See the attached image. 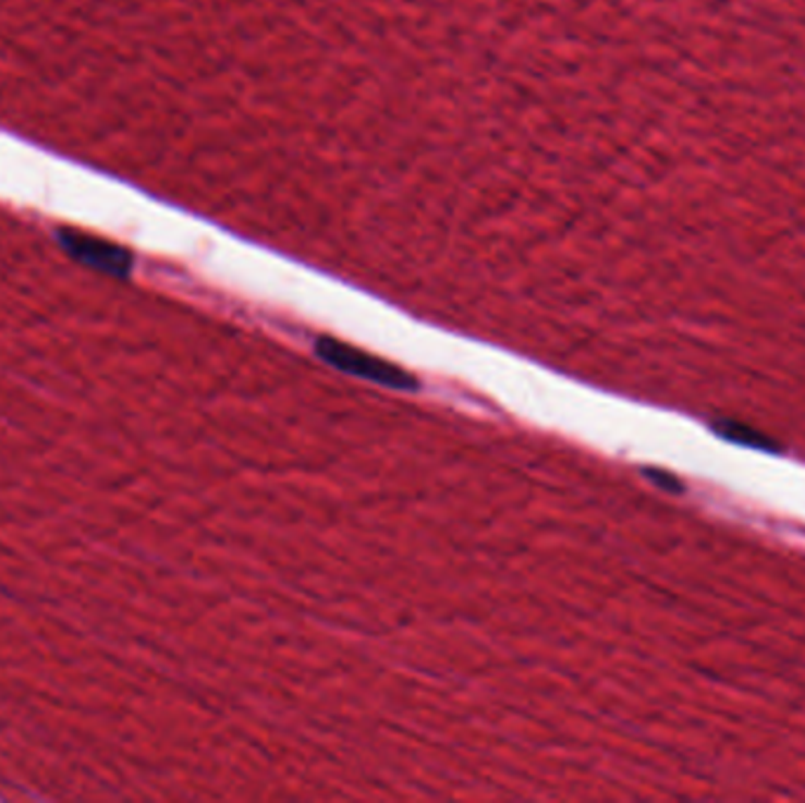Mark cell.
I'll use <instances>...</instances> for the list:
<instances>
[{
	"instance_id": "6da1fadb",
	"label": "cell",
	"mask_w": 805,
	"mask_h": 803,
	"mask_svg": "<svg viewBox=\"0 0 805 803\" xmlns=\"http://www.w3.org/2000/svg\"><path fill=\"white\" fill-rule=\"evenodd\" d=\"M64 247L83 265L111 276H125L130 259L119 247H111L83 233H64Z\"/></svg>"
},
{
	"instance_id": "7a4b0ae2",
	"label": "cell",
	"mask_w": 805,
	"mask_h": 803,
	"mask_svg": "<svg viewBox=\"0 0 805 803\" xmlns=\"http://www.w3.org/2000/svg\"><path fill=\"white\" fill-rule=\"evenodd\" d=\"M711 431L723 438L728 443H735L742 448H754V450H764V452H782V446L774 441L772 436H768L766 431H760L756 427L744 425V422L737 419H719L711 425Z\"/></svg>"
},
{
	"instance_id": "3957f363",
	"label": "cell",
	"mask_w": 805,
	"mask_h": 803,
	"mask_svg": "<svg viewBox=\"0 0 805 803\" xmlns=\"http://www.w3.org/2000/svg\"><path fill=\"white\" fill-rule=\"evenodd\" d=\"M641 474L648 478V484H652L655 488H660V490H664V492H671V495H681V492H685L683 480H681L676 474L664 472V470H643Z\"/></svg>"
}]
</instances>
